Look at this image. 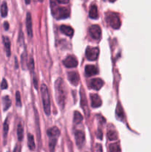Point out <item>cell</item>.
<instances>
[{
  "label": "cell",
  "instance_id": "6",
  "mask_svg": "<svg viewBox=\"0 0 151 152\" xmlns=\"http://www.w3.org/2000/svg\"><path fill=\"white\" fill-rule=\"evenodd\" d=\"M89 34L94 40H99L102 37V29L98 25H93L89 28Z\"/></svg>",
  "mask_w": 151,
  "mask_h": 152
},
{
  "label": "cell",
  "instance_id": "35",
  "mask_svg": "<svg viewBox=\"0 0 151 152\" xmlns=\"http://www.w3.org/2000/svg\"><path fill=\"white\" fill-rule=\"evenodd\" d=\"M59 4H68L70 0H57Z\"/></svg>",
  "mask_w": 151,
  "mask_h": 152
},
{
  "label": "cell",
  "instance_id": "37",
  "mask_svg": "<svg viewBox=\"0 0 151 152\" xmlns=\"http://www.w3.org/2000/svg\"><path fill=\"white\" fill-rule=\"evenodd\" d=\"M97 145V148H98V149L96 150V151H102V145H98V144H97V145Z\"/></svg>",
  "mask_w": 151,
  "mask_h": 152
},
{
  "label": "cell",
  "instance_id": "15",
  "mask_svg": "<svg viewBox=\"0 0 151 152\" xmlns=\"http://www.w3.org/2000/svg\"><path fill=\"white\" fill-rule=\"evenodd\" d=\"M89 17L93 19H97L99 18V11L98 7L96 4H93L90 5L89 10Z\"/></svg>",
  "mask_w": 151,
  "mask_h": 152
},
{
  "label": "cell",
  "instance_id": "2",
  "mask_svg": "<svg viewBox=\"0 0 151 152\" xmlns=\"http://www.w3.org/2000/svg\"><path fill=\"white\" fill-rule=\"evenodd\" d=\"M41 95L42 98L43 108L46 115L49 116L50 114V94H49L48 88L46 85L42 84L41 86Z\"/></svg>",
  "mask_w": 151,
  "mask_h": 152
},
{
  "label": "cell",
  "instance_id": "34",
  "mask_svg": "<svg viewBox=\"0 0 151 152\" xmlns=\"http://www.w3.org/2000/svg\"><path fill=\"white\" fill-rule=\"evenodd\" d=\"M96 137H97V138H99V139H100V140L102 139V132H101V130L98 131Z\"/></svg>",
  "mask_w": 151,
  "mask_h": 152
},
{
  "label": "cell",
  "instance_id": "22",
  "mask_svg": "<svg viewBox=\"0 0 151 152\" xmlns=\"http://www.w3.org/2000/svg\"><path fill=\"white\" fill-rule=\"evenodd\" d=\"M28 144L30 150H31V151L35 150L36 145L35 142H34V137L31 134H28Z\"/></svg>",
  "mask_w": 151,
  "mask_h": 152
},
{
  "label": "cell",
  "instance_id": "4",
  "mask_svg": "<svg viewBox=\"0 0 151 152\" xmlns=\"http://www.w3.org/2000/svg\"><path fill=\"white\" fill-rule=\"evenodd\" d=\"M52 13L56 19H65L69 17L70 10L67 7L56 6L52 9Z\"/></svg>",
  "mask_w": 151,
  "mask_h": 152
},
{
  "label": "cell",
  "instance_id": "3",
  "mask_svg": "<svg viewBox=\"0 0 151 152\" xmlns=\"http://www.w3.org/2000/svg\"><path fill=\"white\" fill-rule=\"evenodd\" d=\"M106 21L108 25L113 28V29H119L121 27V22L120 20V18L117 13L113 12H109L106 14Z\"/></svg>",
  "mask_w": 151,
  "mask_h": 152
},
{
  "label": "cell",
  "instance_id": "23",
  "mask_svg": "<svg viewBox=\"0 0 151 152\" xmlns=\"http://www.w3.org/2000/svg\"><path fill=\"white\" fill-rule=\"evenodd\" d=\"M107 136L108 140L110 141L117 140V139H118V134H117V132L115 130L108 131Z\"/></svg>",
  "mask_w": 151,
  "mask_h": 152
},
{
  "label": "cell",
  "instance_id": "5",
  "mask_svg": "<svg viewBox=\"0 0 151 152\" xmlns=\"http://www.w3.org/2000/svg\"><path fill=\"white\" fill-rule=\"evenodd\" d=\"M99 55V49L96 47H87L86 48L85 56L89 61H95Z\"/></svg>",
  "mask_w": 151,
  "mask_h": 152
},
{
  "label": "cell",
  "instance_id": "36",
  "mask_svg": "<svg viewBox=\"0 0 151 152\" xmlns=\"http://www.w3.org/2000/svg\"><path fill=\"white\" fill-rule=\"evenodd\" d=\"M4 30H5V31H7V30L9 29V23H8V22H4Z\"/></svg>",
  "mask_w": 151,
  "mask_h": 152
},
{
  "label": "cell",
  "instance_id": "14",
  "mask_svg": "<svg viewBox=\"0 0 151 152\" xmlns=\"http://www.w3.org/2000/svg\"><path fill=\"white\" fill-rule=\"evenodd\" d=\"M90 87L96 91H99L104 86V81L102 79L95 78L90 81Z\"/></svg>",
  "mask_w": 151,
  "mask_h": 152
},
{
  "label": "cell",
  "instance_id": "17",
  "mask_svg": "<svg viewBox=\"0 0 151 152\" xmlns=\"http://www.w3.org/2000/svg\"><path fill=\"white\" fill-rule=\"evenodd\" d=\"M60 31L62 34H65L68 37H72L74 33L73 29L68 25H62L60 27Z\"/></svg>",
  "mask_w": 151,
  "mask_h": 152
},
{
  "label": "cell",
  "instance_id": "8",
  "mask_svg": "<svg viewBox=\"0 0 151 152\" xmlns=\"http://www.w3.org/2000/svg\"><path fill=\"white\" fill-rule=\"evenodd\" d=\"M75 139L76 144L78 146V148H83L84 143H85V136H84V134L82 132H81V131H77L75 133Z\"/></svg>",
  "mask_w": 151,
  "mask_h": 152
},
{
  "label": "cell",
  "instance_id": "32",
  "mask_svg": "<svg viewBox=\"0 0 151 152\" xmlns=\"http://www.w3.org/2000/svg\"><path fill=\"white\" fill-rule=\"evenodd\" d=\"M7 81H6L5 79H3L2 80V82H1V88L2 89V90H4V89H7Z\"/></svg>",
  "mask_w": 151,
  "mask_h": 152
},
{
  "label": "cell",
  "instance_id": "39",
  "mask_svg": "<svg viewBox=\"0 0 151 152\" xmlns=\"http://www.w3.org/2000/svg\"><path fill=\"white\" fill-rule=\"evenodd\" d=\"M115 1H116V0H109V1H110V2H115Z\"/></svg>",
  "mask_w": 151,
  "mask_h": 152
},
{
  "label": "cell",
  "instance_id": "38",
  "mask_svg": "<svg viewBox=\"0 0 151 152\" xmlns=\"http://www.w3.org/2000/svg\"><path fill=\"white\" fill-rule=\"evenodd\" d=\"M25 3H26V4H29L30 3V0H25Z\"/></svg>",
  "mask_w": 151,
  "mask_h": 152
},
{
  "label": "cell",
  "instance_id": "26",
  "mask_svg": "<svg viewBox=\"0 0 151 152\" xmlns=\"http://www.w3.org/2000/svg\"><path fill=\"white\" fill-rule=\"evenodd\" d=\"M7 12H8V10H7V3L5 1L2 3L1 6V17L4 18L7 16Z\"/></svg>",
  "mask_w": 151,
  "mask_h": 152
},
{
  "label": "cell",
  "instance_id": "29",
  "mask_svg": "<svg viewBox=\"0 0 151 152\" xmlns=\"http://www.w3.org/2000/svg\"><path fill=\"white\" fill-rule=\"evenodd\" d=\"M109 150L110 151L115 152V151H121V149L120 148L119 145L118 143H113L110 145Z\"/></svg>",
  "mask_w": 151,
  "mask_h": 152
},
{
  "label": "cell",
  "instance_id": "11",
  "mask_svg": "<svg viewBox=\"0 0 151 152\" xmlns=\"http://www.w3.org/2000/svg\"><path fill=\"white\" fill-rule=\"evenodd\" d=\"M80 95H81V107L82 109L84 110V112L85 114H89L88 106H87V99H86V96L84 94V89L81 88L80 90Z\"/></svg>",
  "mask_w": 151,
  "mask_h": 152
},
{
  "label": "cell",
  "instance_id": "21",
  "mask_svg": "<svg viewBox=\"0 0 151 152\" xmlns=\"http://www.w3.org/2000/svg\"><path fill=\"white\" fill-rule=\"evenodd\" d=\"M2 103H3V110L4 111H6L10 108L11 106V100H10V97L8 96H5L3 97L2 99Z\"/></svg>",
  "mask_w": 151,
  "mask_h": 152
},
{
  "label": "cell",
  "instance_id": "16",
  "mask_svg": "<svg viewBox=\"0 0 151 152\" xmlns=\"http://www.w3.org/2000/svg\"><path fill=\"white\" fill-rule=\"evenodd\" d=\"M47 135L50 138H57L60 135V131L57 127L54 126L47 131Z\"/></svg>",
  "mask_w": 151,
  "mask_h": 152
},
{
  "label": "cell",
  "instance_id": "27",
  "mask_svg": "<svg viewBox=\"0 0 151 152\" xmlns=\"http://www.w3.org/2000/svg\"><path fill=\"white\" fill-rule=\"evenodd\" d=\"M9 130V125H8V121H7V119H6V120L4 121V125H3V137H4V140H6L7 136V133H8Z\"/></svg>",
  "mask_w": 151,
  "mask_h": 152
},
{
  "label": "cell",
  "instance_id": "31",
  "mask_svg": "<svg viewBox=\"0 0 151 152\" xmlns=\"http://www.w3.org/2000/svg\"><path fill=\"white\" fill-rule=\"evenodd\" d=\"M28 67H29L30 71L32 73L33 72V71H34V61H33V58H30V62H29V63H28Z\"/></svg>",
  "mask_w": 151,
  "mask_h": 152
},
{
  "label": "cell",
  "instance_id": "33",
  "mask_svg": "<svg viewBox=\"0 0 151 152\" xmlns=\"http://www.w3.org/2000/svg\"><path fill=\"white\" fill-rule=\"evenodd\" d=\"M33 84H34V87H35L36 89L38 88V84H37V79L36 77L35 74H34V77H33Z\"/></svg>",
  "mask_w": 151,
  "mask_h": 152
},
{
  "label": "cell",
  "instance_id": "10",
  "mask_svg": "<svg viewBox=\"0 0 151 152\" xmlns=\"http://www.w3.org/2000/svg\"><path fill=\"white\" fill-rule=\"evenodd\" d=\"M90 102H91V106L94 108H99L102 104V101L100 96L96 94H90Z\"/></svg>",
  "mask_w": 151,
  "mask_h": 152
},
{
  "label": "cell",
  "instance_id": "13",
  "mask_svg": "<svg viewBox=\"0 0 151 152\" xmlns=\"http://www.w3.org/2000/svg\"><path fill=\"white\" fill-rule=\"evenodd\" d=\"M26 28L28 35L30 38H32L33 37V29H32V19H31L30 13H27L26 16Z\"/></svg>",
  "mask_w": 151,
  "mask_h": 152
},
{
  "label": "cell",
  "instance_id": "30",
  "mask_svg": "<svg viewBox=\"0 0 151 152\" xmlns=\"http://www.w3.org/2000/svg\"><path fill=\"white\" fill-rule=\"evenodd\" d=\"M16 102L18 107L22 106V101H21V95L19 91H16Z\"/></svg>",
  "mask_w": 151,
  "mask_h": 152
},
{
  "label": "cell",
  "instance_id": "18",
  "mask_svg": "<svg viewBox=\"0 0 151 152\" xmlns=\"http://www.w3.org/2000/svg\"><path fill=\"white\" fill-rule=\"evenodd\" d=\"M3 43L4 45V49H5L6 55L7 57H10V54H11V51H10V41L8 37H3Z\"/></svg>",
  "mask_w": 151,
  "mask_h": 152
},
{
  "label": "cell",
  "instance_id": "1",
  "mask_svg": "<svg viewBox=\"0 0 151 152\" xmlns=\"http://www.w3.org/2000/svg\"><path fill=\"white\" fill-rule=\"evenodd\" d=\"M55 91H56V98L57 103L59 104L61 108H63L65 107L66 95H65L63 81H62V78H58L55 82Z\"/></svg>",
  "mask_w": 151,
  "mask_h": 152
},
{
  "label": "cell",
  "instance_id": "25",
  "mask_svg": "<svg viewBox=\"0 0 151 152\" xmlns=\"http://www.w3.org/2000/svg\"><path fill=\"white\" fill-rule=\"evenodd\" d=\"M17 137H18V140L19 141H22L23 140V137H24V129L23 127L21 124L18 125L17 127Z\"/></svg>",
  "mask_w": 151,
  "mask_h": 152
},
{
  "label": "cell",
  "instance_id": "7",
  "mask_svg": "<svg viewBox=\"0 0 151 152\" xmlns=\"http://www.w3.org/2000/svg\"><path fill=\"white\" fill-rule=\"evenodd\" d=\"M63 65L68 68H73L78 65V60L74 56H68L63 60Z\"/></svg>",
  "mask_w": 151,
  "mask_h": 152
},
{
  "label": "cell",
  "instance_id": "19",
  "mask_svg": "<svg viewBox=\"0 0 151 152\" xmlns=\"http://www.w3.org/2000/svg\"><path fill=\"white\" fill-rule=\"evenodd\" d=\"M115 114H116V119H118V120H121V121H123V120L124 119V111H123V108H121L120 103L118 104L116 111H115Z\"/></svg>",
  "mask_w": 151,
  "mask_h": 152
},
{
  "label": "cell",
  "instance_id": "28",
  "mask_svg": "<svg viewBox=\"0 0 151 152\" xmlns=\"http://www.w3.org/2000/svg\"><path fill=\"white\" fill-rule=\"evenodd\" d=\"M56 138H50V142H49V148H50V151H54L55 147L56 145Z\"/></svg>",
  "mask_w": 151,
  "mask_h": 152
},
{
  "label": "cell",
  "instance_id": "9",
  "mask_svg": "<svg viewBox=\"0 0 151 152\" xmlns=\"http://www.w3.org/2000/svg\"><path fill=\"white\" fill-rule=\"evenodd\" d=\"M68 79L70 83L74 86H77L79 83V76L76 71H71L68 74Z\"/></svg>",
  "mask_w": 151,
  "mask_h": 152
},
{
  "label": "cell",
  "instance_id": "20",
  "mask_svg": "<svg viewBox=\"0 0 151 152\" xmlns=\"http://www.w3.org/2000/svg\"><path fill=\"white\" fill-rule=\"evenodd\" d=\"M35 120H36V132H37V138L38 140V142L41 140V132H40L39 126V120H38V115L36 110H35Z\"/></svg>",
  "mask_w": 151,
  "mask_h": 152
},
{
  "label": "cell",
  "instance_id": "24",
  "mask_svg": "<svg viewBox=\"0 0 151 152\" xmlns=\"http://www.w3.org/2000/svg\"><path fill=\"white\" fill-rule=\"evenodd\" d=\"M83 120V117L81 113L78 111H76L73 114V123L75 124H79Z\"/></svg>",
  "mask_w": 151,
  "mask_h": 152
},
{
  "label": "cell",
  "instance_id": "12",
  "mask_svg": "<svg viewBox=\"0 0 151 152\" xmlns=\"http://www.w3.org/2000/svg\"><path fill=\"white\" fill-rule=\"evenodd\" d=\"M84 72L86 76L87 77H92V76L97 75L99 74V70L97 69L96 66L93 65H87L84 68Z\"/></svg>",
  "mask_w": 151,
  "mask_h": 152
}]
</instances>
